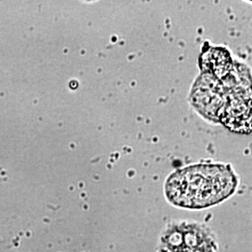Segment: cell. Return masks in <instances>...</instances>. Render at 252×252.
Wrapping results in <instances>:
<instances>
[{
	"label": "cell",
	"instance_id": "obj_1",
	"mask_svg": "<svg viewBox=\"0 0 252 252\" xmlns=\"http://www.w3.org/2000/svg\"><path fill=\"white\" fill-rule=\"evenodd\" d=\"M239 185L233 167L225 163H198L173 172L165 180L164 194L176 207L203 209L231 197Z\"/></svg>",
	"mask_w": 252,
	"mask_h": 252
},
{
	"label": "cell",
	"instance_id": "obj_2",
	"mask_svg": "<svg viewBox=\"0 0 252 252\" xmlns=\"http://www.w3.org/2000/svg\"><path fill=\"white\" fill-rule=\"evenodd\" d=\"M225 103L220 124L228 130L249 135L252 133V76L244 63H234L231 72L221 80Z\"/></svg>",
	"mask_w": 252,
	"mask_h": 252
},
{
	"label": "cell",
	"instance_id": "obj_3",
	"mask_svg": "<svg viewBox=\"0 0 252 252\" xmlns=\"http://www.w3.org/2000/svg\"><path fill=\"white\" fill-rule=\"evenodd\" d=\"M160 250L167 252H217L215 235L212 231L196 221H174L161 235Z\"/></svg>",
	"mask_w": 252,
	"mask_h": 252
},
{
	"label": "cell",
	"instance_id": "obj_4",
	"mask_svg": "<svg viewBox=\"0 0 252 252\" xmlns=\"http://www.w3.org/2000/svg\"><path fill=\"white\" fill-rule=\"evenodd\" d=\"M189 102L201 117L209 123L220 124V116L225 103L221 81L210 73L201 71L189 91Z\"/></svg>",
	"mask_w": 252,
	"mask_h": 252
},
{
	"label": "cell",
	"instance_id": "obj_5",
	"mask_svg": "<svg viewBox=\"0 0 252 252\" xmlns=\"http://www.w3.org/2000/svg\"><path fill=\"white\" fill-rule=\"evenodd\" d=\"M234 60L231 53L224 47H214L202 51L199 56V67L202 72L210 73L221 81L231 72Z\"/></svg>",
	"mask_w": 252,
	"mask_h": 252
}]
</instances>
